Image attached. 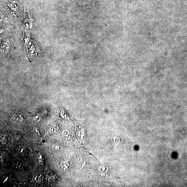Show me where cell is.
Listing matches in <instances>:
<instances>
[{
	"label": "cell",
	"mask_w": 187,
	"mask_h": 187,
	"mask_svg": "<svg viewBox=\"0 0 187 187\" xmlns=\"http://www.w3.org/2000/svg\"><path fill=\"white\" fill-rule=\"evenodd\" d=\"M61 167L63 171L66 170L68 169V166L65 162H62L61 164Z\"/></svg>",
	"instance_id": "cell-1"
},
{
	"label": "cell",
	"mask_w": 187,
	"mask_h": 187,
	"mask_svg": "<svg viewBox=\"0 0 187 187\" xmlns=\"http://www.w3.org/2000/svg\"><path fill=\"white\" fill-rule=\"evenodd\" d=\"M54 133V129L51 128H48L47 130V133L48 134H53Z\"/></svg>",
	"instance_id": "cell-2"
},
{
	"label": "cell",
	"mask_w": 187,
	"mask_h": 187,
	"mask_svg": "<svg viewBox=\"0 0 187 187\" xmlns=\"http://www.w3.org/2000/svg\"><path fill=\"white\" fill-rule=\"evenodd\" d=\"M53 148L54 150L57 151L59 150L60 146L57 145H54Z\"/></svg>",
	"instance_id": "cell-3"
},
{
	"label": "cell",
	"mask_w": 187,
	"mask_h": 187,
	"mask_svg": "<svg viewBox=\"0 0 187 187\" xmlns=\"http://www.w3.org/2000/svg\"><path fill=\"white\" fill-rule=\"evenodd\" d=\"M39 158L41 159L42 158V156L40 155V156Z\"/></svg>",
	"instance_id": "cell-4"
},
{
	"label": "cell",
	"mask_w": 187,
	"mask_h": 187,
	"mask_svg": "<svg viewBox=\"0 0 187 187\" xmlns=\"http://www.w3.org/2000/svg\"><path fill=\"white\" fill-rule=\"evenodd\" d=\"M35 118L36 119H38V116H35Z\"/></svg>",
	"instance_id": "cell-5"
}]
</instances>
